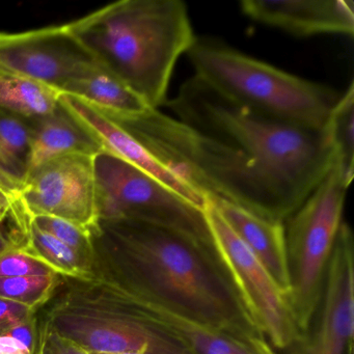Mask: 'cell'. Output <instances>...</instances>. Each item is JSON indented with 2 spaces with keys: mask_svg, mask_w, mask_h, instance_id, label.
Returning a JSON list of instances; mask_svg holds the SVG:
<instances>
[{
  "mask_svg": "<svg viewBox=\"0 0 354 354\" xmlns=\"http://www.w3.org/2000/svg\"><path fill=\"white\" fill-rule=\"evenodd\" d=\"M59 103L96 140L103 152L129 163L194 206L204 209L206 198L169 171L136 136L115 120L73 95L63 93L59 97Z\"/></svg>",
  "mask_w": 354,
  "mask_h": 354,
  "instance_id": "obj_14",
  "label": "cell"
},
{
  "mask_svg": "<svg viewBox=\"0 0 354 354\" xmlns=\"http://www.w3.org/2000/svg\"><path fill=\"white\" fill-rule=\"evenodd\" d=\"M349 186L335 157L320 183L283 221L290 304L304 335L320 306L329 260L344 221Z\"/></svg>",
  "mask_w": 354,
  "mask_h": 354,
  "instance_id": "obj_6",
  "label": "cell"
},
{
  "mask_svg": "<svg viewBox=\"0 0 354 354\" xmlns=\"http://www.w3.org/2000/svg\"><path fill=\"white\" fill-rule=\"evenodd\" d=\"M59 88L15 74L0 73V109L28 122L53 113L59 106Z\"/></svg>",
  "mask_w": 354,
  "mask_h": 354,
  "instance_id": "obj_19",
  "label": "cell"
},
{
  "mask_svg": "<svg viewBox=\"0 0 354 354\" xmlns=\"http://www.w3.org/2000/svg\"><path fill=\"white\" fill-rule=\"evenodd\" d=\"M327 142L341 167L346 180L351 184L354 176V82L331 109L323 128Z\"/></svg>",
  "mask_w": 354,
  "mask_h": 354,
  "instance_id": "obj_22",
  "label": "cell"
},
{
  "mask_svg": "<svg viewBox=\"0 0 354 354\" xmlns=\"http://www.w3.org/2000/svg\"><path fill=\"white\" fill-rule=\"evenodd\" d=\"M240 9L258 24L296 37L354 34L351 0H243Z\"/></svg>",
  "mask_w": 354,
  "mask_h": 354,
  "instance_id": "obj_15",
  "label": "cell"
},
{
  "mask_svg": "<svg viewBox=\"0 0 354 354\" xmlns=\"http://www.w3.org/2000/svg\"><path fill=\"white\" fill-rule=\"evenodd\" d=\"M94 167L100 223L144 221L213 243L204 209L109 153L97 154Z\"/></svg>",
  "mask_w": 354,
  "mask_h": 354,
  "instance_id": "obj_7",
  "label": "cell"
},
{
  "mask_svg": "<svg viewBox=\"0 0 354 354\" xmlns=\"http://www.w3.org/2000/svg\"><path fill=\"white\" fill-rule=\"evenodd\" d=\"M194 76L231 102L269 119L322 130L341 93L298 77L209 37L186 53Z\"/></svg>",
  "mask_w": 354,
  "mask_h": 354,
  "instance_id": "obj_5",
  "label": "cell"
},
{
  "mask_svg": "<svg viewBox=\"0 0 354 354\" xmlns=\"http://www.w3.org/2000/svg\"><path fill=\"white\" fill-rule=\"evenodd\" d=\"M59 283V275L0 277V297L19 302L32 310L50 299Z\"/></svg>",
  "mask_w": 354,
  "mask_h": 354,
  "instance_id": "obj_23",
  "label": "cell"
},
{
  "mask_svg": "<svg viewBox=\"0 0 354 354\" xmlns=\"http://www.w3.org/2000/svg\"><path fill=\"white\" fill-rule=\"evenodd\" d=\"M84 293L123 308L156 325L183 343L194 354H274L267 341H243L190 320L134 291L111 275Z\"/></svg>",
  "mask_w": 354,
  "mask_h": 354,
  "instance_id": "obj_11",
  "label": "cell"
},
{
  "mask_svg": "<svg viewBox=\"0 0 354 354\" xmlns=\"http://www.w3.org/2000/svg\"><path fill=\"white\" fill-rule=\"evenodd\" d=\"M204 213L215 250L259 331L279 349L301 341L304 335L296 322L289 298L270 273L207 198Z\"/></svg>",
  "mask_w": 354,
  "mask_h": 354,
  "instance_id": "obj_8",
  "label": "cell"
},
{
  "mask_svg": "<svg viewBox=\"0 0 354 354\" xmlns=\"http://www.w3.org/2000/svg\"><path fill=\"white\" fill-rule=\"evenodd\" d=\"M113 277L190 320L246 342L267 341L244 308L214 244L138 221L100 223Z\"/></svg>",
  "mask_w": 354,
  "mask_h": 354,
  "instance_id": "obj_1",
  "label": "cell"
},
{
  "mask_svg": "<svg viewBox=\"0 0 354 354\" xmlns=\"http://www.w3.org/2000/svg\"><path fill=\"white\" fill-rule=\"evenodd\" d=\"M165 105L175 118L248 157L277 198L283 221L320 183L335 154L322 130L263 117L192 76Z\"/></svg>",
  "mask_w": 354,
  "mask_h": 354,
  "instance_id": "obj_2",
  "label": "cell"
},
{
  "mask_svg": "<svg viewBox=\"0 0 354 354\" xmlns=\"http://www.w3.org/2000/svg\"><path fill=\"white\" fill-rule=\"evenodd\" d=\"M95 156L66 154L51 159L30 174L19 192L30 218L53 216L101 235L97 208Z\"/></svg>",
  "mask_w": 354,
  "mask_h": 354,
  "instance_id": "obj_10",
  "label": "cell"
},
{
  "mask_svg": "<svg viewBox=\"0 0 354 354\" xmlns=\"http://www.w3.org/2000/svg\"><path fill=\"white\" fill-rule=\"evenodd\" d=\"M9 215L14 217L17 225H21L26 218L19 192L10 187L0 179V223L5 221Z\"/></svg>",
  "mask_w": 354,
  "mask_h": 354,
  "instance_id": "obj_27",
  "label": "cell"
},
{
  "mask_svg": "<svg viewBox=\"0 0 354 354\" xmlns=\"http://www.w3.org/2000/svg\"><path fill=\"white\" fill-rule=\"evenodd\" d=\"M118 354H144V353H118Z\"/></svg>",
  "mask_w": 354,
  "mask_h": 354,
  "instance_id": "obj_32",
  "label": "cell"
},
{
  "mask_svg": "<svg viewBox=\"0 0 354 354\" xmlns=\"http://www.w3.org/2000/svg\"><path fill=\"white\" fill-rule=\"evenodd\" d=\"M92 59L67 24L0 32V73L32 78L62 91L74 72Z\"/></svg>",
  "mask_w": 354,
  "mask_h": 354,
  "instance_id": "obj_12",
  "label": "cell"
},
{
  "mask_svg": "<svg viewBox=\"0 0 354 354\" xmlns=\"http://www.w3.org/2000/svg\"><path fill=\"white\" fill-rule=\"evenodd\" d=\"M26 243L20 245L26 254L44 263L53 272L82 281L94 279L92 262L78 254L75 250L39 229L32 219L26 231Z\"/></svg>",
  "mask_w": 354,
  "mask_h": 354,
  "instance_id": "obj_21",
  "label": "cell"
},
{
  "mask_svg": "<svg viewBox=\"0 0 354 354\" xmlns=\"http://www.w3.org/2000/svg\"><path fill=\"white\" fill-rule=\"evenodd\" d=\"M36 310L19 302L0 297V335L20 322L35 316Z\"/></svg>",
  "mask_w": 354,
  "mask_h": 354,
  "instance_id": "obj_28",
  "label": "cell"
},
{
  "mask_svg": "<svg viewBox=\"0 0 354 354\" xmlns=\"http://www.w3.org/2000/svg\"><path fill=\"white\" fill-rule=\"evenodd\" d=\"M0 354H32V352L15 337L0 335Z\"/></svg>",
  "mask_w": 354,
  "mask_h": 354,
  "instance_id": "obj_30",
  "label": "cell"
},
{
  "mask_svg": "<svg viewBox=\"0 0 354 354\" xmlns=\"http://www.w3.org/2000/svg\"><path fill=\"white\" fill-rule=\"evenodd\" d=\"M67 28L93 59L153 109L169 100L176 64L196 38L181 0H121Z\"/></svg>",
  "mask_w": 354,
  "mask_h": 354,
  "instance_id": "obj_3",
  "label": "cell"
},
{
  "mask_svg": "<svg viewBox=\"0 0 354 354\" xmlns=\"http://www.w3.org/2000/svg\"><path fill=\"white\" fill-rule=\"evenodd\" d=\"M30 219L39 229L50 234L78 254L93 262L95 236L90 231L57 217L41 215Z\"/></svg>",
  "mask_w": 354,
  "mask_h": 354,
  "instance_id": "obj_24",
  "label": "cell"
},
{
  "mask_svg": "<svg viewBox=\"0 0 354 354\" xmlns=\"http://www.w3.org/2000/svg\"><path fill=\"white\" fill-rule=\"evenodd\" d=\"M15 246H17L15 242L12 241L9 238L6 237L3 234L0 233V256H3V254L9 252Z\"/></svg>",
  "mask_w": 354,
  "mask_h": 354,
  "instance_id": "obj_31",
  "label": "cell"
},
{
  "mask_svg": "<svg viewBox=\"0 0 354 354\" xmlns=\"http://www.w3.org/2000/svg\"><path fill=\"white\" fill-rule=\"evenodd\" d=\"M32 124L0 109V179L20 192L28 179Z\"/></svg>",
  "mask_w": 354,
  "mask_h": 354,
  "instance_id": "obj_20",
  "label": "cell"
},
{
  "mask_svg": "<svg viewBox=\"0 0 354 354\" xmlns=\"http://www.w3.org/2000/svg\"><path fill=\"white\" fill-rule=\"evenodd\" d=\"M37 354H93L82 346L61 333H57L48 324L40 333V341Z\"/></svg>",
  "mask_w": 354,
  "mask_h": 354,
  "instance_id": "obj_26",
  "label": "cell"
},
{
  "mask_svg": "<svg viewBox=\"0 0 354 354\" xmlns=\"http://www.w3.org/2000/svg\"><path fill=\"white\" fill-rule=\"evenodd\" d=\"M30 153L28 176L51 159L66 154L96 156L102 152L94 138L62 106L50 115L30 122Z\"/></svg>",
  "mask_w": 354,
  "mask_h": 354,
  "instance_id": "obj_17",
  "label": "cell"
},
{
  "mask_svg": "<svg viewBox=\"0 0 354 354\" xmlns=\"http://www.w3.org/2000/svg\"><path fill=\"white\" fill-rule=\"evenodd\" d=\"M207 200L214 205L232 231L262 263L289 298V271L283 221L263 216L233 203L216 198Z\"/></svg>",
  "mask_w": 354,
  "mask_h": 354,
  "instance_id": "obj_16",
  "label": "cell"
},
{
  "mask_svg": "<svg viewBox=\"0 0 354 354\" xmlns=\"http://www.w3.org/2000/svg\"><path fill=\"white\" fill-rule=\"evenodd\" d=\"M47 324L93 354H194L156 325L86 294L59 304Z\"/></svg>",
  "mask_w": 354,
  "mask_h": 354,
  "instance_id": "obj_9",
  "label": "cell"
},
{
  "mask_svg": "<svg viewBox=\"0 0 354 354\" xmlns=\"http://www.w3.org/2000/svg\"><path fill=\"white\" fill-rule=\"evenodd\" d=\"M36 318L28 319V320L20 322L19 324L11 327L7 331L0 335H9V337H15L18 341L24 343L32 354H37L39 348V341H40V333L37 330Z\"/></svg>",
  "mask_w": 354,
  "mask_h": 354,
  "instance_id": "obj_29",
  "label": "cell"
},
{
  "mask_svg": "<svg viewBox=\"0 0 354 354\" xmlns=\"http://www.w3.org/2000/svg\"><path fill=\"white\" fill-rule=\"evenodd\" d=\"M57 274L44 263L15 246L0 256V277H46ZM59 275V274H57Z\"/></svg>",
  "mask_w": 354,
  "mask_h": 354,
  "instance_id": "obj_25",
  "label": "cell"
},
{
  "mask_svg": "<svg viewBox=\"0 0 354 354\" xmlns=\"http://www.w3.org/2000/svg\"><path fill=\"white\" fill-rule=\"evenodd\" d=\"M318 324L306 354H345L354 333V239L343 221L329 260Z\"/></svg>",
  "mask_w": 354,
  "mask_h": 354,
  "instance_id": "obj_13",
  "label": "cell"
},
{
  "mask_svg": "<svg viewBox=\"0 0 354 354\" xmlns=\"http://www.w3.org/2000/svg\"><path fill=\"white\" fill-rule=\"evenodd\" d=\"M109 117L136 136L169 171L205 198L233 203L283 221L279 203L258 167L237 149L161 113L160 109Z\"/></svg>",
  "mask_w": 354,
  "mask_h": 354,
  "instance_id": "obj_4",
  "label": "cell"
},
{
  "mask_svg": "<svg viewBox=\"0 0 354 354\" xmlns=\"http://www.w3.org/2000/svg\"><path fill=\"white\" fill-rule=\"evenodd\" d=\"M62 92L78 97L109 115H136L150 109L118 76L94 59L74 72Z\"/></svg>",
  "mask_w": 354,
  "mask_h": 354,
  "instance_id": "obj_18",
  "label": "cell"
}]
</instances>
